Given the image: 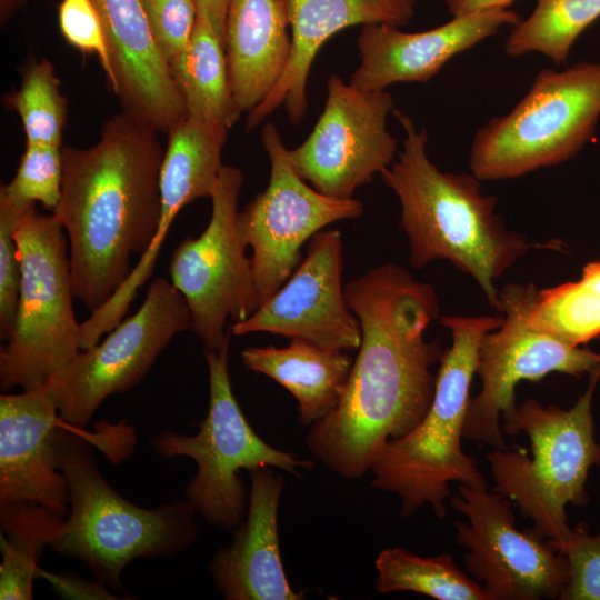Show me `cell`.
<instances>
[{
  "label": "cell",
  "instance_id": "6da1fadb",
  "mask_svg": "<svg viewBox=\"0 0 600 600\" xmlns=\"http://www.w3.org/2000/svg\"><path fill=\"white\" fill-rule=\"evenodd\" d=\"M344 294L361 327V343L337 407L311 424L307 446L334 473L357 479L370 471L391 439L410 432L434 394L442 350L427 341L439 318L430 283L394 263L350 280Z\"/></svg>",
  "mask_w": 600,
  "mask_h": 600
},
{
  "label": "cell",
  "instance_id": "7a4b0ae2",
  "mask_svg": "<svg viewBox=\"0 0 600 600\" xmlns=\"http://www.w3.org/2000/svg\"><path fill=\"white\" fill-rule=\"evenodd\" d=\"M158 133L122 110L103 123L92 147H62L61 196L52 213L68 238L74 298L90 312L124 283L156 236L164 154Z\"/></svg>",
  "mask_w": 600,
  "mask_h": 600
},
{
  "label": "cell",
  "instance_id": "3957f363",
  "mask_svg": "<svg viewBox=\"0 0 600 600\" xmlns=\"http://www.w3.org/2000/svg\"><path fill=\"white\" fill-rule=\"evenodd\" d=\"M404 131L398 159L380 177L401 204L400 227L410 243V263L420 269L447 260L472 277L497 307L494 282L536 244L506 227L494 211L497 198L481 192V180L443 172L427 153L428 131L393 109Z\"/></svg>",
  "mask_w": 600,
  "mask_h": 600
},
{
  "label": "cell",
  "instance_id": "277c9868",
  "mask_svg": "<svg viewBox=\"0 0 600 600\" xmlns=\"http://www.w3.org/2000/svg\"><path fill=\"white\" fill-rule=\"evenodd\" d=\"M439 320L450 330L451 346L443 350L439 361L432 402L410 432L386 442L370 469L373 488L401 498V517L429 504L438 518H444L450 482L488 488L476 459L463 451L461 440L480 342L503 318L442 316Z\"/></svg>",
  "mask_w": 600,
  "mask_h": 600
},
{
  "label": "cell",
  "instance_id": "5b68a950",
  "mask_svg": "<svg viewBox=\"0 0 600 600\" xmlns=\"http://www.w3.org/2000/svg\"><path fill=\"white\" fill-rule=\"evenodd\" d=\"M62 424L53 442L69 509L49 546L52 550L83 562L108 588L122 590L121 576L131 561L169 557L193 543L197 511L189 501L152 509L131 503L102 476L88 442Z\"/></svg>",
  "mask_w": 600,
  "mask_h": 600
},
{
  "label": "cell",
  "instance_id": "8992f818",
  "mask_svg": "<svg viewBox=\"0 0 600 600\" xmlns=\"http://www.w3.org/2000/svg\"><path fill=\"white\" fill-rule=\"evenodd\" d=\"M599 380L600 368L589 374L587 389L568 409L526 400L517 409L514 436L527 434L530 452L503 448L486 456L493 491L513 501L532 528L552 540L560 552L572 533L567 507L588 504L589 472L600 466L592 414Z\"/></svg>",
  "mask_w": 600,
  "mask_h": 600
},
{
  "label": "cell",
  "instance_id": "52a82bcc",
  "mask_svg": "<svg viewBox=\"0 0 600 600\" xmlns=\"http://www.w3.org/2000/svg\"><path fill=\"white\" fill-rule=\"evenodd\" d=\"M600 118V64L542 69L526 96L477 130L469 153L481 181L518 178L574 157Z\"/></svg>",
  "mask_w": 600,
  "mask_h": 600
},
{
  "label": "cell",
  "instance_id": "ba28073f",
  "mask_svg": "<svg viewBox=\"0 0 600 600\" xmlns=\"http://www.w3.org/2000/svg\"><path fill=\"white\" fill-rule=\"evenodd\" d=\"M14 238L21 281L12 330L0 350V388L33 390L60 374L80 352L68 238L52 214L30 211Z\"/></svg>",
  "mask_w": 600,
  "mask_h": 600
},
{
  "label": "cell",
  "instance_id": "9c48e42d",
  "mask_svg": "<svg viewBox=\"0 0 600 600\" xmlns=\"http://www.w3.org/2000/svg\"><path fill=\"white\" fill-rule=\"evenodd\" d=\"M229 342L219 350L204 348L209 406L199 431L192 436L162 431L150 438V444L161 457L196 462L187 501L208 523L233 531L248 510L241 469L270 466L299 476L298 469L309 470L314 463L268 444L251 428L232 391Z\"/></svg>",
  "mask_w": 600,
  "mask_h": 600
},
{
  "label": "cell",
  "instance_id": "30bf717a",
  "mask_svg": "<svg viewBox=\"0 0 600 600\" xmlns=\"http://www.w3.org/2000/svg\"><path fill=\"white\" fill-rule=\"evenodd\" d=\"M537 290L532 283H509L499 290L496 309L503 321L480 342L476 373L481 390L469 403L463 427L468 440L506 448L502 430L514 437L516 388L520 382H538L553 372L581 378L600 368V352L576 346L530 321Z\"/></svg>",
  "mask_w": 600,
  "mask_h": 600
},
{
  "label": "cell",
  "instance_id": "8fae6325",
  "mask_svg": "<svg viewBox=\"0 0 600 600\" xmlns=\"http://www.w3.org/2000/svg\"><path fill=\"white\" fill-rule=\"evenodd\" d=\"M242 182L239 168L222 166L207 228L197 238L183 239L169 263L170 282L189 309V330L212 350L230 340L229 320L242 321L260 306L251 259L237 227Z\"/></svg>",
  "mask_w": 600,
  "mask_h": 600
},
{
  "label": "cell",
  "instance_id": "7c38bea8",
  "mask_svg": "<svg viewBox=\"0 0 600 600\" xmlns=\"http://www.w3.org/2000/svg\"><path fill=\"white\" fill-rule=\"evenodd\" d=\"M189 323L181 293L167 279L156 278L136 313L119 322L102 342L80 350L60 374L47 382L61 420L74 429L87 426L109 396L137 386Z\"/></svg>",
  "mask_w": 600,
  "mask_h": 600
},
{
  "label": "cell",
  "instance_id": "4fadbf2b",
  "mask_svg": "<svg viewBox=\"0 0 600 600\" xmlns=\"http://www.w3.org/2000/svg\"><path fill=\"white\" fill-rule=\"evenodd\" d=\"M261 141L270 160L269 182L237 217L238 231L252 249L260 306L292 274L309 239L333 222L363 213L358 199L332 198L308 186L292 168L273 123L263 127Z\"/></svg>",
  "mask_w": 600,
  "mask_h": 600
},
{
  "label": "cell",
  "instance_id": "5bb4252c",
  "mask_svg": "<svg viewBox=\"0 0 600 600\" xmlns=\"http://www.w3.org/2000/svg\"><path fill=\"white\" fill-rule=\"evenodd\" d=\"M450 504L466 518L453 523L454 540L466 550L463 564L491 600L559 599L567 558L533 528H517L509 498L459 484Z\"/></svg>",
  "mask_w": 600,
  "mask_h": 600
},
{
  "label": "cell",
  "instance_id": "9a60e30c",
  "mask_svg": "<svg viewBox=\"0 0 600 600\" xmlns=\"http://www.w3.org/2000/svg\"><path fill=\"white\" fill-rule=\"evenodd\" d=\"M393 106L386 90H359L331 74L313 130L300 146L288 149L292 168L317 191L351 199L394 161L398 141L387 128Z\"/></svg>",
  "mask_w": 600,
  "mask_h": 600
},
{
  "label": "cell",
  "instance_id": "2e32d148",
  "mask_svg": "<svg viewBox=\"0 0 600 600\" xmlns=\"http://www.w3.org/2000/svg\"><path fill=\"white\" fill-rule=\"evenodd\" d=\"M342 269L341 232L316 233L289 279L249 318L233 322L232 333L269 332L326 348L357 350L361 327L346 299Z\"/></svg>",
  "mask_w": 600,
  "mask_h": 600
},
{
  "label": "cell",
  "instance_id": "e0dca14e",
  "mask_svg": "<svg viewBox=\"0 0 600 600\" xmlns=\"http://www.w3.org/2000/svg\"><path fill=\"white\" fill-rule=\"evenodd\" d=\"M520 16L510 9H494L453 17L447 23L420 32H403L391 24H366L357 37L360 64L350 84L363 91H379L397 82L427 83L454 56L514 26Z\"/></svg>",
  "mask_w": 600,
  "mask_h": 600
},
{
  "label": "cell",
  "instance_id": "ac0fdd59",
  "mask_svg": "<svg viewBox=\"0 0 600 600\" xmlns=\"http://www.w3.org/2000/svg\"><path fill=\"white\" fill-rule=\"evenodd\" d=\"M61 422L48 383L0 396V507L34 504L66 517L69 492L53 442Z\"/></svg>",
  "mask_w": 600,
  "mask_h": 600
},
{
  "label": "cell",
  "instance_id": "d6986e66",
  "mask_svg": "<svg viewBox=\"0 0 600 600\" xmlns=\"http://www.w3.org/2000/svg\"><path fill=\"white\" fill-rule=\"evenodd\" d=\"M107 40L112 92L122 110L168 133L187 108L140 0H92Z\"/></svg>",
  "mask_w": 600,
  "mask_h": 600
},
{
  "label": "cell",
  "instance_id": "ffe728a7",
  "mask_svg": "<svg viewBox=\"0 0 600 600\" xmlns=\"http://www.w3.org/2000/svg\"><path fill=\"white\" fill-rule=\"evenodd\" d=\"M250 492L243 521L233 530L229 546L211 559L214 587L227 600H301L282 564L278 509L283 479L262 466L248 471Z\"/></svg>",
  "mask_w": 600,
  "mask_h": 600
},
{
  "label": "cell",
  "instance_id": "44dd1931",
  "mask_svg": "<svg viewBox=\"0 0 600 600\" xmlns=\"http://www.w3.org/2000/svg\"><path fill=\"white\" fill-rule=\"evenodd\" d=\"M291 28L288 66L267 98L249 112L247 129L281 104L292 123L308 109L307 81L319 50L333 34L357 24L403 27L416 13V0H287Z\"/></svg>",
  "mask_w": 600,
  "mask_h": 600
},
{
  "label": "cell",
  "instance_id": "7402d4cb",
  "mask_svg": "<svg viewBox=\"0 0 600 600\" xmlns=\"http://www.w3.org/2000/svg\"><path fill=\"white\" fill-rule=\"evenodd\" d=\"M228 129L187 114L169 130L160 170L159 226L150 247L110 299L117 311L130 309L138 290L152 274L161 246L179 211L197 199L211 198L223 166L221 152Z\"/></svg>",
  "mask_w": 600,
  "mask_h": 600
},
{
  "label": "cell",
  "instance_id": "603a6c76",
  "mask_svg": "<svg viewBox=\"0 0 600 600\" xmlns=\"http://www.w3.org/2000/svg\"><path fill=\"white\" fill-rule=\"evenodd\" d=\"M287 0H231L224 49L237 107L250 112L281 79L291 53Z\"/></svg>",
  "mask_w": 600,
  "mask_h": 600
},
{
  "label": "cell",
  "instance_id": "cb8c5ba5",
  "mask_svg": "<svg viewBox=\"0 0 600 600\" xmlns=\"http://www.w3.org/2000/svg\"><path fill=\"white\" fill-rule=\"evenodd\" d=\"M241 360L248 370L269 377L293 396L302 426L313 424L337 407L353 364L343 350L301 339L284 348H247Z\"/></svg>",
  "mask_w": 600,
  "mask_h": 600
},
{
  "label": "cell",
  "instance_id": "d4e9b609",
  "mask_svg": "<svg viewBox=\"0 0 600 600\" xmlns=\"http://www.w3.org/2000/svg\"><path fill=\"white\" fill-rule=\"evenodd\" d=\"M169 66L188 116L229 129L239 120L224 42L204 17L198 14L189 44Z\"/></svg>",
  "mask_w": 600,
  "mask_h": 600
},
{
  "label": "cell",
  "instance_id": "484cf974",
  "mask_svg": "<svg viewBox=\"0 0 600 600\" xmlns=\"http://www.w3.org/2000/svg\"><path fill=\"white\" fill-rule=\"evenodd\" d=\"M64 517L34 504L0 507V599H33L39 560Z\"/></svg>",
  "mask_w": 600,
  "mask_h": 600
},
{
  "label": "cell",
  "instance_id": "4316f807",
  "mask_svg": "<svg viewBox=\"0 0 600 600\" xmlns=\"http://www.w3.org/2000/svg\"><path fill=\"white\" fill-rule=\"evenodd\" d=\"M380 593L412 591L437 600H491L483 586L468 576L448 552L420 557L403 548L382 550L376 559Z\"/></svg>",
  "mask_w": 600,
  "mask_h": 600
},
{
  "label": "cell",
  "instance_id": "83f0119b",
  "mask_svg": "<svg viewBox=\"0 0 600 600\" xmlns=\"http://www.w3.org/2000/svg\"><path fill=\"white\" fill-rule=\"evenodd\" d=\"M599 18L600 0H537L530 16L513 26L504 51L511 58L538 52L560 67L574 41Z\"/></svg>",
  "mask_w": 600,
  "mask_h": 600
},
{
  "label": "cell",
  "instance_id": "f1b7e54d",
  "mask_svg": "<svg viewBox=\"0 0 600 600\" xmlns=\"http://www.w3.org/2000/svg\"><path fill=\"white\" fill-rule=\"evenodd\" d=\"M529 319L576 346L599 337L600 268L587 263L579 280L538 289Z\"/></svg>",
  "mask_w": 600,
  "mask_h": 600
},
{
  "label": "cell",
  "instance_id": "f546056e",
  "mask_svg": "<svg viewBox=\"0 0 600 600\" xmlns=\"http://www.w3.org/2000/svg\"><path fill=\"white\" fill-rule=\"evenodd\" d=\"M6 102L19 114L27 143L62 147L67 98L50 61H32L20 88L7 94Z\"/></svg>",
  "mask_w": 600,
  "mask_h": 600
},
{
  "label": "cell",
  "instance_id": "4dcf8cb0",
  "mask_svg": "<svg viewBox=\"0 0 600 600\" xmlns=\"http://www.w3.org/2000/svg\"><path fill=\"white\" fill-rule=\"evenodd\" d=\"M62 147L27 143L16 176L0 193L20 204L40 202L53 211L62 187Z\"/></svg>",
  "mask_w": 600,
  "mask_h": 600
},
{
  "label": "cell",
  "instance_id": "1f68e13d",
  "mask_svg": "<svg viewBox=\"0 0 600 600\" xmlns=\"http://www.w3.org/2000/svg\"><path fill=\"white\" fill-rule=\"evenodd\" d=\"M36 204L24 206L0 193V336L7 340L17 313L21 262L14 232Z\"/></svg>",
  "mask_w": 600,
  "mask_h": 600
},
{
  "label": "cell",
  "instance_id": "d6a6232c",
  "mask_svg": "<svg viewBox=\"0 0 600 600\" xmlns=\"http://www.w3.org/2000/svg\"><path fill=\"white\" fill-rule=\"evenodd\" d=\"M562 553L568 578L559 600H600V530L591 533L587 524H577Z\"/></svg>",
  "mask_w": 600,
  "mask_h": 600
},
{
  "label": "cell",
  "instance_id": "836d02e7",
  "mask_svg": "<svg viewBox=\"0 0 600 600\" xmlns=\"http://www.w3.org/2000/svg\"><path fill=\"white\" fill-rule=\"evenodd\" d=\"M153 38L170 63L189 44L198 8L194 0H140Z\"/></svg>",
  "mask_w": 600,
  "mask_h": 600
},
{
  "label": "cell",
  "instance_id": "e575fe53",
  "mask_svg": "<svg viewBox=\"0 0 600 600\" xmlns=\"http://www.w3.org/2000/svg\"><path fill=\"white\" fill-rule=\"evenodd\" d=\"M59 27L64 39L83 53H96L109 80L112 69L99 12L92 0H62Z\"/></svg>",
  "mask_w": 600,
  "mask_h": 600
},
{
  "label": "cell",
  "instance_id": "d590c367",
  "mask_svg": "<svg viewBox=\"0 0 600 600\" xmlns=\"http://www.w3.org/2000/svg\"><path fill=\"white\" fill-rule=\"evenodd\" d=\"M41 578L49 582L57 594L63 599L84 600H113L121 599L114 597L106 584L94 579L88 581L79 576L62 573L57 574L41 568L37 571V579Z\"/></svg>",
  "mask_w": 600,
  "mask_h": 600
},
{
  "label": "cell",
  "instance_id": "8d00e7d4",
  "mask_svg": "<svg viewBox=\"0 0 600 600\" xmlns=\"http://www.w3.org/2000/svg\"><path fill=\"white\" fill-rule=\"evenodd\" d=\"M517 0H443L452 17L494 9H508Z\"/></svg>",
  "mask_w": 600,
  "mask_h": 600
},
{
  "label": "cell",
  "instance_id": "74e56055",
  "mask_svg": "<svg viewBox=\"0 0 600 600\" xmlns=\"http://www.w3.org/2000/svg\"><path fill=\"white\" fill-rule=\"evenodd\" d=\"M198 14L204 17L224 42L226 19L231 0H194Z\"/></svg>",
  "mask_w": 600,
  "mask_h": 600
},
{
  "label": "cell",
  "instance_id": "f35d334b",
  "mask_svg": "<svg viewBox=\"0 0 600 600\" xmlns=\"http://www.w3.org/2000/svg\"><path fill=\"white\" fill-rule=\"evenodd\" d=\"M27 0H0V18L4 23Z\"/></svg>",
  "mask_w": 600,
  "mask_h": 600
}]
</instances>
